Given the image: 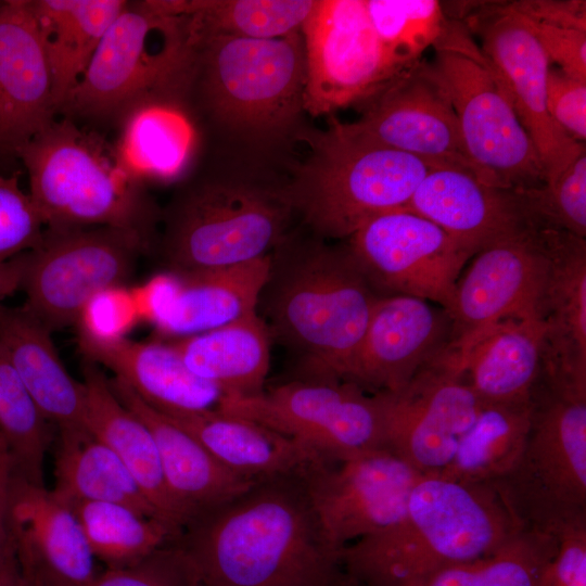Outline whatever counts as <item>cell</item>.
Wrapping results in <instances>:
<instances>
[{
    "mask_svg": "<svg viewBox=\"0 0 586 586\" xmlns=\"http://www.w3.org/2000/svg\"><path fill=\"white\" fill-rule=\"evenodd\" d=\"M177 542L203 586H336L344 575L301 473L256 482L192 519Z\"/></svg>",
    "mask_w": 586,
    "mask_h": 586,
    "instance_id": "6da1fadb",
    "label": "cell"
},
{
    "mask_svg": "<svg viewBox=\"0 0 586 586\" xmlns=\"http://www.w3.org/2000/svg\"><path fill=\"white\" fill-rule=\"evenodd\" d=\"M382 295L347 247L288 233L270 253L257 311L294 357V379L343 381Z\"/></svg>",
    "mask_w": 586,
    "mask_h": 586,
    "instance_id": "7a4b0ae2",
    "label": "cell"
},
{
    "mask_svg": "<svg viewBox=\"0 0 586 586\" xmlns=\"http://www.w3.org/2000/svg\"><path fill=\"white\" fill-rule=\"evenodd\" d=\"M520 531L491 485L422 476L398 523L347 545L339 557L359 586H403L488 555Z\"/></svg>",
    "mask_w": 586,
    "mask_h": 586,
    "instance_id": "3957f363",
    "label": "cell"
},
{
    "mask_svg": "<svg viewBox=\"0 0 586 586\" xmlns=\"http://www.w3.org/2000/svg\"><path fill=\"white\" fill-rule=\"evenodd\" d=\"M28 194L48 230L112 227L150 242L154 205L116 148L68 117L20 146Z\"/></svg>",
    "mask_w": 586,
    "mask_h": 586,
    "instance_id": "277c9868",
    "label": "cell"
},
{
    "mask_svg": "<svg viewBox=\"0 0 586 586\" xmlns=\"http://www.w3.org/2000/svg\"><path fill=\"white\" fill-rule=\"evenodd\" d=\"M195 53L186 15L158 0L127 1L61 111L122 122L144 103L180 102L191 89Z\"/></svg>",
    "mask_w": 586,
    "mask_h": 586,
    "instance_id": "5b68a950",
    "label": "cell"
},
{
    "mask_svg": "<svg viewBox=\"0 0 586 586\" xmlns=\"http://www.w3.org/2000/svg\"><path fill=\"white\" fill-rule=\"evenodd\" d=\"M438 166L362 139L332 119L286 188L313 234L349 238L380 215L408 209L422 179Z\"/></svg>",
    "mask_w": 586,
    "mask_h": 586,
    "instance_id": "8992f818",
    "label": "cell"
},
{
    "mask_svg": "<svg viewBox=\"0 0 586 586\" xmlns=\"http://www.w3.org/2000/svg\"><path fill=\"white\" fill-rule=\"evenodd\" d=\"M530 399L523 448L491 486L521 530L558 539L586 525V395L539 377Z\"/></svg>",
    "mask_w": 586,
    "mask_h": 586,
    "instance_id": "52a82bcc",
    "label": "cell"
},
{
    "mask_svg": "<svg viewBox=\"0 0 586 586\" xmlns=\"http://www.w3.org/2000/svg\"><path fill=\"white\" fill-rule=\"evenodd\" d=\"M306 64L301 31L272 39L214 37L196 46L198 84L213 117L253 142L286 135L304 111Z\"/></svg>",
    "mask_w": 586,
    "mask_h": 586,
    "instance_id": "ba28073f",
    "label": "cell"
},
{
    "mask_svg": "<svg viewBox=\"0 0 586 586\" xmlns=\"http://www.w3.org/2000/svg\"><path fill=\"white\" fill-rule=\"evenodd\" d=\"M295 213L288 188L208 180L170 205L161 254L173 272L221 268L269 255Z\"/></svg>",
    "mask_w": 586,
    "mask_h": 586,
    "instance_id": "9c48e42d",
    "label": "cell"
},
{
    "mask_svg": "<svg viewBox=\"0 0 586 586\" xmlns=\"http://www.w3.org/2000/svg\"><path fill=\"white\" fill-rule=\"evenodd\" d=\"M429 75L447 95L464 150L484 182L508 190L545 183L538 152L480 49L447 30Z\"/></svg>",
    "mask_w": 586,
    "mask_h": 586,
    "instance_id": "30bf717a",
    "label": "cell"
},
{
    "mask_svg": "<svg viewBox=\"0 0 586 586\" xmlns=\"http://www.w3.org/2000/svg\"><path fill=\"white\" fill-rule=\"evenodd\" d=\"M217 410L266 426L319 459L385 448L375 394L337 380L293 379L253 396H224Z\"/></svg>",
    "mask_w": 586,
    "mask_h": 586,
    "instance_id": "8fae6325",
    "label": "cell"
},
{
    "mask_svg": "<svg viewBox=\"0 0 586 586\" xmlns=\"http://www.w3.org/2000/svg\"><path fill=\"white\" fill-rule=\"evenodd\" d=\"M148 247L142 235L126 229H44L28 251L23 307L51 332L77 324L95 297L132 276Z\"/></svg>",
    "mask_w": 586,
    "mask_h": 586,
    "instance_id": "7c38bea8",
    "label": "cell"
},
{
    "mask_svg": "<svg viewBox=\"0 0 586 586\" xmlns=\"http://www.w3.org/2000/svg\"><path fill=\"white\" fill-rule=\"evenodd\" d=\"M422 476L387 448L337 461L318 459L301 473L321 533L337 553L398 523Z\"/></svg>",
    "mask_w": 586,
    "mask_h": 586,
    "instance_id": "4fadbf2b",
    "label": "cell"
},
{
    "mask_svg": "<svg viewBox=\"0 0 586 586\" xmlns=\"http://www.w3.org/2000/svg\"><path fill=\"white\" fill-rule=\"evenodd\" d=\"M301 34L304 111L311 115L367 101L402 73L380 41L365 0H316Z\"/></svg>",
    "mask_w": 586,
    "mask_h": 586,
    "instance_id": "5bb4252c",
    "label": "cell"
},
{
    "mask_svg": "<svg viewBox=\"0 0 586 586\" xmlns=\"http://www.w3.org/2000/svg\"><path fill=\"white\" fill-rule=\"evenodd\" d=\"M355 263L381 295H409L447 310L474 253L440 226L408 209L380 215L349 237Z\"/></svg>",
    "mask_w": 586,
    "mask_h": 586,
    "instance_id": "9a60e30c",
    "label": "cell"
},
{
    "mask_svg": "<svg viewBox=\"0 0 586 586\" xmlns=\"http://www.w3.org/2000/svg\"><path fill=\"white\" fill-rule=\"evenodd\" d=\"M443 351L397 393H375L384 447L423 476L442 475L483 400Z\"/></svg>",
    "mask_w": 586,
    "mask_h": 586,
    "instance_id": "2e32d148",
    "label": "cell"
},
{
    "mask_svg": "<svg viewBox=\"0 0 586 586\" xmlns=\"http://www.w3.org/2000/svg\"><path fill=\"white\" fill-rule=\"evenodd\" d=\"M491 72L532 139L545 169V183L557 179L585 150L550 117L546 106L550 61L525 20L501 3L482 5L470 20Z\"/></svg>",
    "mask_w": 586,
    "mask_h": 586,
    "instance_id": "e0dca14e",
    "label": "cell"
},
{
    "mask_svg": "<svg viewBox=\"0 0 586 586\" xmlns=\"http://www.w3.org/2000/svg\"><path fill=\"white\" fill-rule=\"evenodd\" d=\"M546 277L544 226L530 222L479 251L458 279L446 310L451 319L448 347L462 349L508 317H542Z\"/></svg>",
    "mask_w": 586,
    "mask_h": 586,
    "instance_id": "ac0fdd59",
    "label": "cell"
},
{
    "mask_svg": "<svg viewBox=\"0 0 586 586\" xmlns=\"http://www.w3.org/2000/svg\"><path fill=\"white\" fill-rule=\"evenodd\" d=\"M366 102L362 116L346 124L355 135L433 164L468 170L483 181L464 150L455 111L424 64L403 71Z\"/></svg>",
    "mask_w": 586,
    "mask_h": 586,
    "instance_id": "d6986e66",
    "label": "cell"
},
{
    "mask_svg": "<svg viewBox=\"0 0 586 586\" xmlns=\"http://www.w3.org/2000/svg\"><path fill=\"white\" fill-rule=\"evenodd\" d=\"M451 340L443 308L409 295H382L343 379L364 391L397 393Z\"/></svg>",
    "mask_w": 586,
    "mask_h": 586,
    "instance_id": "ffe728a7",
    "label": "cell"
},
{
    "mask_svg": "<svg viewBox=\"0 0 586 586\" xmlns=\"http://www.w3.org/2000/svg\"><path fill=\"white\" fill-rule=\"evenodd\" d=\"M9 527L21 574L51 586H87L98 575L76 515L53 489L13 472Z\"/></svg>",
    "mask_w": 586,
    "mask_h": 586,
    "instance_id": "44dd1931",
    "label": "cell"
},
{
    "mask_svg": "<svg viewBox=\"0 0 586 586\" xmlns=\"http://www.w3.org/2000/svg\"><path fill=\"white\" fill-rule=\"evenodd\" d=\"M545 246L542 377L561 388L586 394V240L545 227Z\"/></svg>",
    "mask_w": 586,
    "mask_h": 586,
    "instance_id": "7402d4cb",
    "label": "cell"
},
{
    "mask_svg": "<svg viewBox=\"0 0 586 586\" xmlns=\"http://www.w3.org/2000/svg\"><path fill=\"white\" fill-rule=\"evenodd\" d=\"M56 107L30 0L0 1V152L49 127Z\"/></svg>",
    "mask_w": 586,
    "mask_h": 586,
    "instance_id": "603a6c76",
    "label": "cell"
},
{
    "mask_svg": "<svg viewBox=\"0 0 586 586\" xmlns=\"http://www.w3.org/2000/svg\"><path fill=\"white\" fill-rule=\"evenodd\" d=\"M78 347L82 357L111 370L115 379L164 415L217 409L224 397L217 386L186 366L170 342H139L82 324Z\"/></svg>",
    "mask_w": 586,
    "mask_h": 586,
    "instance_id": "cb8c5ba5",
    "label": "cell"
},
{
    "mask_svg": "<svg viewBox=\"0 0 586 586\" xmlns=\"http://www.w3.org/2000/svg\"><path fill=\"white\" fill-rule=\"evenodd\" d=\"M408 211L440 226L474 255L533 222L515 191L491 186L451 166L426 174Z\"/></svg>",
    "mask_w": 586,
    "mask_h": 586,
    "instance_id": "d4e9b609",
    "label": "cell"
},
{
    "mask_svg": "<svg viewBox=\"0 0 586 586\" xmlns=\"http://www.w3.org/2000/svg\"><path fill=\"white\" fill-rule=\"evenodd\" d=\"M269 265L270 254L229 267L173 272L175 278L154 303L157 331L184 337L257 311Z\"/></svg>",
    "mask_w": 586,
    "mask_h": 586,
    "instance_id": "484cf974",
    "label": "cell"
},
{
    "mask_svg": "<svg viewBox=\"0 0 586 586\" xmlns=\"http://www.w3.org/2000/svg\"><path fill=\"white\" fill-rule=\"evenodd\" d=\"M110 385L117 398L150 430L166 488L183 526L256 483L226 469L192 435L146 404L124 382L113 378Z\"/></svg>",
    "mask_w": 586,
    "mask_h": 586,
    "instance_id": "4316f807",
    "label": "cell"
},
{
    "mask_svg": "<svg viewBox=\"0 0 586 586\" xmlns=\"http://www.w3.org/2000/svg\"><path fill=\"white\" fill-rule=\"evenodd\" d=\"M544 340L540 316H512L444 354L483 402H526L542 374Z\"/></svg>",
    "mask_w": 586,
    "mask_h": 586,
    "instance_id": "83f0119b",
    "label": "cell"
},
{
    "mask_svg": "<svg viewBox=\"0 0 586 586\" xmlns=\"http://www.w3.org/2000/svg\"><path fill=\"white\" fill-rule=\"evenodd\" d=\"M51 331L26 308L0 302V343L42 415L59 430L86 428V390L64 367Z\"/></svg>",
    "mask_w": 586,
    "mask_h": 586,
    "instance_id": "f1b7e54d",
    "label": "cell"
},
{
    "mask_svg": "<svg viewBox=\"0 0 586 586\" xmlns=\"http://www.w3.org/2000/svg\"><path fill=\"white\" fill-rule=\"evenodd\" d=\"M81 361L86 428L118 457L161 515L182 531L183 523L166 488L150 430L117 398L101 367L85 357Z\"/></svg>",
    "mask_w": 586,
    "mask_h": 586,
    "instance_id": "f546056e",
    "label": "cell"
},
{
    "mask_svg": "<svg viewBox=\"0 0 586 586\" xmlns=\"http://www.w3.org/2000/svg\"><path fill=\"white\" fill-rule=\"evenodd\" d=\"M164 416L200 442L226 469L250 481L300 474L319 459L266 426L217 409Z\"/></svg>",
    "mask_w": 586,
    "mask_h": 586,
    "instance_id": "4dcf8cb0",
    "label": "cell"
},
{
    "mask_svg": "<svg viewBox=\"0 0 586 586\" xmlns=\"http://www.w3.org/2000/svg\"><path fill=\"white\" fill-rule=\"evenodd\" d=\"M270 332L258 311L202 333L173 339L186 366L224 396H253L265 390L270 367Z\"/></svg>",
    "mask_w": 586,
    "mask_h": 586,
    "instance_id": "1f68e13d",
    "label": "cell"
},
{
    "mask_svg": "<svg viewBox=\"0 0 586 586\" xmlns=\"http://www.w3.org/2000/svg\"><path fill=\"white\" fill-rule=\"evenodd\" d=\"M56 112L81 80L124 0H30Z\"/></svg>",
    "mask_w": 586,
    "mask_h": 586,
    "instance_id": "d6a6232c",
    "label": "cell"
},
{
    "mask_svg": "<svg viewBox=\"0 0 586 586\" xmlns=\"http://www.w3.org/2000/svg\"><path fill=\"white\" fill-rule=\"evenodd\" d=\"M54 477L53 491L64 499L118 504L167 522L118 457L87 428L59 430Z\"/></svg>",
    "mask_w": 586,
    "mask_h": 586,
    "instance_id": "836d02e7",
    "label": "cell"
},
{
    "mask_svg": "<svg viewBox=\"0 0 586 586\" xmlns=\"http://www.w3.org/2000/svg\"><path fill=\"white\" fill-rule=\"evenodd\" d=\"M122 123L116 151L140 181L145 178L169 180L187 168L194 150L195 133L180 102L144 103Z\"/></svg>",
    "mask_w": 586,
    "mask_h": 586,
    "instance_id": "e575fe53",
    "label": "cell"
},
{
    "mask_svg": "<svg viewBox=\"0 0 586 586\" xmlns=\"http://www.w3.org/2000/svg\"><path fill=\"white\" fill-rule=\"evenodd\" d=\"M316 0H170L186 15L192 43L227 36L280 38L301 31Z\"/></svg>",
    "mask_w": 586,
    "mask_h": 586,
    "instance_id": "d590c367",
    "label": "cell"
},
{
    "mask_svg": "<svg viewBox=\"0 0 586 586\" xmlns=\"http://www.w3.org/2000/svg\"><path fill=\"white\" fill-rule=\"evenodd\" d=\"M531 399L514 403H483L457 453L438 476L488 484L504 475L521 453L531 419Z\"/></svg>",
    "mask_w": 586,
    "mask_h": 586,
    "instance_id": "8d00e7d4",
    "label": "cell"
},
{
    "mask_svg": "<svg viewBox=\"0 0 586 586\" xmlns=\"http://www.w3.org/2000/svg\"><path fill=\"white\" fill-rule=\"evenodd\" d=\"M64 500L76 515L93 557L103 562L106 569L135 564L177 540L181 533L170 523L143 515L123 505Z\"/></svg>",
    "mask_w": 586,
    "mask_h": 586,
    "instance_id": "74e56055",
    "label": "cell"
},
{
    "mask_svg": "<svg viewBox=\"0 0 586 586\" xmlns=\"http://www.w3.org/2000/svg\"><path fill=\"white\" fill-rule=\"evenodd\" d=\"M558 539L520 531L480 558L438 569L403 586H544Z\"/></svg>",
    "mask_w": 586,
    "mask_h": 586,
    "instance_id": "f35d334b",
    "label": "cell"
},
{
    "mask_svg": "<svg viewBox=\"0 0 586 586\" xmlns=\"http://www.w3.org/2000/svg\"><path fill=\"white\" fill-rule=\"evenodd\" d=\"M53 426L31 398L0 343V433L15 474L43 484V460L52 442Z\"/></svg>",
    "mask_w": 586,
    "mask_h": 586,
    "instance_id": "ab89813d",
    "label": "cell"
},
{
    "mask_svg": "<svg viewBox=\"0 0 586 586\" xmlns=\"http://www.w3.org/2000/svg\"><path fill=\"white\" fill-rule=\"evenodd\" d=\"M371 24L395 66L405 71L419 62L446 30L436 0H365Z\"/></svg>",
    "mask_w": 586,
    "mask_h": 586,
    "instance_id": "60d3db41",
    "label": "cell"
},
{
    "mask_svg": "<svg viewBox=\"0 0 586 586\" xmlns=\"http://www.w3.org/2000/svg\"><path fill=\"white\" fill-rule=\"evenodd\" d=\"M515 192L531 221L585 239L586 151L553 181Z\"/></svg>",
    "mask_w": 586,
    "mask_h": 586,
    "instance_id": "b9f144b4",
    "label": "cell"
},
{
    "mask_svg": "<svg viewBox=\"0 0 586 586\" xmlns=\"http://www.w3.org/2000/svg\"><path fill=\"white\" fill-rule=\"evenodd\" d=\"M50 585V584H49ZM87 586H203L198 570L175 540L141 561L98 573Z\"/></svg>",
    "mask_w": 586,
    "mask_h": 586,
    "instance_id": "7bdbcfd3",
    "label": "cell"
},
{
    "mask_svg": "<svg viewBox=\"0 0 586 586\" xmlns=\"http://www.w3.org/2000/svg\"><path fill=\"white\" fill-rule=\"evenodd\" d=\"M43 222L18 174L0 175V263L34 250L42 240Z\"/></svg>",
    "mask_w": 586,
    "mask_h": 586,
    "instance_id": "ee69618b",
    "label": "cell"
},
{
    "mask_svg": "<svg viewBox=\"0 0 586 586\" xmlns=\"http://www.w3.org/2000/svg\"><path fill=\"white\" fill-rule=\"evenodd\" d=\"M546 106L552 120L572 139H586V81L559 67H550L547 76Z\"/></svg>",
    "mask_w": 586,
    "mask_h": 586,
    "instance_id": "f6af8a7d",
    "label": "cell"
},
{
    "mask_svg": "<svg viewBox=\"0 0 586 586\" xmlns=\"http://www.w3.org/2000/svg\"><path fill=\"white\" fill-rule=\"evenodd\" d=\"M523 18L550 63H557L566 74L586 81V30Z\"/></svg>",
    "mask_w": 586,
    "mask_h": 586,
    "instance_id": "bcb514c9",
    "label": "cell"
},
{
    "mask_svg": "<svg viewBox=\"0 0 586 586\" xmlns=\"http://www.w3.org/2000/svg\"><path fill=\"white\" fill-rule=\"evenodd\" d=\"M544 586H586V525L558 538Z\"/></svg>",
    "mask_w": 586,
    "mask_h": 586,
    "instance_id": "7dc6e473",
    "label": "cell"
},
{
    "mask_svg": "<svg viewBox=\"0 0 586 586\" xmlns=\"http://www.w3.org/2000/svg\"><path fill=\"white\" fill-rule=\"evenodd\" d=\"M501 7L533 22L586 30V2L581 0H525Z\"/></svg>",
    "mask_w": 586,
    "mask_h": 586,
    "instance_id": "c3c4849f",
    "label": "cell"
},
{
    "mask_svg": "<svg viewBox=\"0 0 586 586\" xmlns=\"http://www.w3.org/2000/svg\"><path fill=\"white\" fill-rule=\"evenodd\" d=\"M13 474L10 451L0 455V565L14 551L9 527V489Z\"/></svg>",
    "mask_w": 586,
    "mask_h": 586,
    "instance_id": "681fc988",
    "label": "cell"
},
{
    "mask_svg": "<svg viewBox=\"0 0 586 586\" xmlns=\"http://www.w3.org/2000/svg\"><path fill=\"white\" fill-rule=\"evenodd\" d=\"M28 262V251L0 263V301L22 289Z\"/></svg>",
    "mask_w": 586,
    "mask_h": 586,
    "instance_id": "f907efd6",
    "label": "cell"
},
{
    "mask_svg": "<svg viewBox=\"0 0 586 586\" xmlns=\"http://www.w3.org/2000/svg\"><path fill=\"white\" fill-rule=\"evenodd\" d=\"M0 586H22V576L14 551L0 565Z\"/></svg>",
    "mask_w": 586,
    "mask_h": 586,
    "instance_id": "816d5d0a",
    "label": "cell"
},
{
    "mask_svg": "<svg viewBox=\"0 0 586 586\" xmlns=\"http://www.w3.org/2000/svg\"><path fill=\"white\" fill-rule=\"evenodd\" d=\"M21 576H22V586H51L48 583L34 576L23 575V574H21Z\"/></svg>",
    "mask_w": 586,
    "mask_h": 586,
    "instance_id": "f5cc1de1",
    "label": "cell"
},
{
    "mask_svg": "<svg viewBox=\"0 0 586 586\" xmlns=\"http://www.w3.org/2000/svg\"><path fill=\"white\" fill-rule=\"evenodd\" d=\"M5 451H9V448H8V445H7L5 441H4V437L0 433V455L5 453Z\"/></svg>",
    "mask_w": 586,
    "mask_h": 586,
    "instance_id": "db71d44e",
    "label": "cell"
},
{
    "mask_svg": "<svg viewBox=\"0 0 586 586\" xmlns=\"http://www.w3.org/2000/svg\"><path fill=\"white\" fill-rule=\"evenodd\" d=\"M345 586H359L357 583H355L347 574H346V583Z\"/></svg>",
    "mask_w": 586,
    "mask_h": 586,
    "instance_id": "11a10c76",
    "label": "cell"
},
{
    "mask_svg": "<svg viewBox=\"0 0 586 586\" xmlns=\"http://www.w3.org/2000/svg\"><path fill=\"white\" fill-rule=\"evenodd\" d=\"M346 581L344 582L343 586H345Z\"/></svg>",
    "mask_w": 586,
    "mask_h": 586,
    "instance_id": "9f6ffc18",
    "label": "cell"
}]
</instances>
